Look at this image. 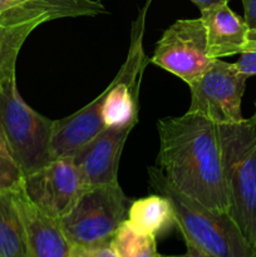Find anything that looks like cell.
Listing matches in <instances>:
<instances>
[{
    "label": "cell",
    "instance_id": "cell-1",
    "mask_svg": "<svg viewBox=\"0 0 256 257\" xmlns=\"http://www.w3.org/2000/svg\"><path fill=\"white\" fill-rule=\"evenodd\" d=\"M157 166L178 192L212 210L228 211L218 124L186 112L157 122Z\"/></svg>",
    "mask_w": 256,
    "mask_h": 257
},
{
    "label": "cell",
    "instance_id": "cell-2",
    "mask_svg": "<svg viewBox=\"0 0 256 257\" xmlns=\"http://www.w3.org/2000/svg\"><path fill=\"white\" fill-rule=\"evenodd\" d=\"M148 180L156 192L172 203L175 226L187 248L212 257H256V248L227 212L206 207L178 192L158 167L148 168Z\"/></svg>",
    "mask_w": 256,
    "mask_h": 257
},
{
    "label": "cell",
    "instance_id": "cell-3",
    "mask_svg": "<svg viewBox=\"0 0 256 257\" xmlns=\"http://www.w3.org/2000/svg\"><path fill=\"white\" fill-rule=\"evenodd\" d=\"M228 211L256 248V110L240 123L218 124Z\"/></svg>",
    "mask_w": 256,
    "mask_h": 257
},
{
    "label": "cell",
    "instance_id": "cell-4",
    "mask_svg": "<svg viewBox=\"0 0 256 257\" xmlns=\"http://www.w3.org/2000/svg\"><path fill=\"white\" fill-rule=\"evenodd\" d=\"M54 122L24 102L18 90L17 78L0 83V130L24 176L54 160Z\"/></svg>",
    "mask_w": 256,
    "mask_h": 257
},
{
    "label": "cell",
    "instance_id": "cell-5",
    "mask_svg": "<svg viewBox=\"0 0 256 257\" xmlns=\"http://www.w3.org/2000/svg\"><path fill=\"white\" fill-rule=\"evenodd\" d=\"M108 10L100 0H30L0 13V83L15 77L18 55L39 25L64 18L98 17Z\"/></svg>",
    "mask_w": 256,
    "mask_h": 257
},
{
    "label": "cell",
    "instance_id": "cell-6",
    "mask_svg": "<svg viewBox=\"0 0 256 257\" xmlns=\"http://www.w3.org/2000/svg\"><path fill=\"white\" fill-rule=\"evenodd\" d=\"M132 202L118 182L88 187L60 218V227L73 247L109 245L118 227L128 220Z\"/></svg>",
    "mask_w": 256,
    "mask_h": 257
},
{
    "label": "cell",
    "instance_id": "cell-7",
    "mask_svg": "<svg viewBox=\"0 0 256 257\" xmlns=\"http://www.w3.org/2000/svg\"><path fill=\"white\" fill-rule=\"evenodd\" d=\"M247 77L233 63L213 59L207 69L188 84L191 103L187 112L200 114L216 124L240 123L245 118L241 102Z\"/></svg>",
    "mask_w": 256,
    "mask_h": 257
},
{
    "label": "cell",
    "instance_id": "cell-8",
    "mask_svg": "<svg viewBox=\"0 0 256 257\" xmlns=\"http://www.w3.org/2000/svg\"><path fill=\"white\" fill-rule=\"evenodd\" d=\"M208 53L205 25L201 18L178 19L165 30L150 59L190 84L212 62Z\"/></svg>",
    "mask_w": 256,
    "mask_h": 257
},
{
    "label": "cell",
    "instance_id": "cell-9",
    "mask_svg": "<svg viewBox=\"0 0 256 257\" xmlns=\"http://www.w3.org/2000/svg\"><path fill=\"white\" fill-rule=\"evenodd\" d=\"M22 187L30 202L55 220L64 217L88 188L70 156L54 158L40 170L24 176Z\"/></svg>",
    "mask_w": 256,
    "mask_h": 257
},
{
    "label": "cell",
    "instance_id": "cell-10",
    "mask_svg": "<svg viewBox=\"0 0 256 257\" xmlns=\"http://www.w3.org/2000/svg\"><path fill=\"white\" fill-rule=\"evenodd\" d=\"M133 125L105 127L70 155L85 187L118 182V166Z\"/></svg>",
    "mask_w": 256,
    "mask_h": 257
},
{
    "label": "cell",
    "instance_id": "cell-11",
    "mask_svg": "<svg viewBox=\"0 0 256 257\" xmlns=\"http://www.w3.org/2000/svg\"><path fill=\"white\" fill-rule=\"evenodd\" d=\"M14 198L22 216L29 257H73L74 247L60 227L59 220L45 215L30 202L22 185L14 190Z\"/></svg>",
    "mask_w": 256,
    "mask_h": 257
},
{
    "label": "cell",
    "instance_id": "cell-12",
    "mask_svg": "<svg viewBox=\"0 0 256 257\" xmlns=\"http://www.w3.org/2000/svg\"><path fill=\"white\" fill-rule=\"evenodd\" d=\"M205 25L208 53L212 59H221L245 52L248 28L245 20L231 10L228 3L211 5L200 10Z\"/></svg>",
    "mask_w": 256,
    "mask_h": 257
},
{
    "label": "cell",
    "instance_id": "cell-13",
    "mask_svg": "<svg viewBox=\"0 0 256 257\" xmlns=\"http://www.w3.org/2000/svg\"><path fill=\"white\" fill-rule=\"evenodd\" d=\"M127 221L136 230L157 237L175 225L172 203L160 193L133 201Z\"/></svg>",
    "mask_w": 256,
    "mask_h": 257
},
{
    "label": "cell",
    "instance_id": "cell-14",
    "mask_svg": "<svg viewBox=\"0 0 256 257\" xmlns=\"http://www.w3.org/2000/svg\"><path fill=\"white\" fill-rule=\"evenodd\" d=\"M0 257H29L14 191L0 193Z\"/></svg>",
    "mask_w": 256,
    "mask_h": 257
},
{
    "label": "cell",
    "instance_id": "cell-15",
    "mask_svg": "<svg viewBox=\"0 0 256 257\" xmlns=\"http://www.w3.org/2000/svg\"><path fill=\"white\" fill-rule=\"evenodd\" d=\"M113 250L118 257H160L156 237L136 230L128 221L118 227L112 238Z\"/></svg>",
    "mask_w": 256,
    "mask_h": 257
},
{
    "label": "cell",
    "instance_id": "cell-16",
    "mask_svg": "<svg viewBox=\"0 0 256 257\" xmlns=\"http://www.w3.org/2000/svg\"><path fill=\"white\" fill-rule=\"evenodd\" d=\"M23 171L15 161L7 140L0 130V193L14 191L22 185Z\"/></svg>",
    "mask_w": 256,
    "mask_h": 257
},
{
    "label": "cell",
    "instance_id": "cell-17",
    "mask_svg": "<svg viewBox=\"0 0 256 257\" xmlns=\"http://www.w3.org/2000/svg\"><path fill=\"white\" fill-rule=\"evenodd\" d=\"M240 73L247 78L256 75V50H247L241 53L240 59L233 63Z\"/></svg>",
    "mask_w": 256,
    "mask_h": 257
},
{
    "label": "cell",
    "instance_id": "cell-18",
    "mask_svg": "<svg viewBox=\"0 0 256 257\" xmlns=\"http://www.w3.org/2000/svg\"><path fill=\"white\" fill-rule=\"evenodd\" d=\"M73 257H118L112 245L98 246V247H74Z\"/></svg>",
    "mask_w": 256,
    "mask_h": 257
},
{
    "label": "cell",
    "instance_id": "cell-19",
    "mask_svg": "<svg viewBox=\"0 0 256 257\" xmlns=\"http://www.w3.org/2000/svg\"><path fill=\"white\" fill-rule=\"evenodd\" d=\"M243 5V20L248 28V39L256 40V0H241Z\"/></svg>",
    "mask_w": 256,
    "mask_h": 257
},
{
    "label": "cell",
    "instance_id": "cell-20",
    "mask_svg": "<svg viewBox=\"0 0 256 257\" xmlns=\"http://www.w3.org/2000/svg\"><path fill=\"white\" fill-rule=\"evenodd\" d=\"M191 2H192L198 9L203 10L206 9V8L211 7V5L221 4V3H228L230 0H191Z\"/></svg>",
    "mask_w": 256,
    "mask_h": 257
},
{
    "label": "cell",
    "instance_id": "cell-21",
    "mask_svg": "<svg viewBox=\"0 0 256 257\" xmlns=\"http://www.w3.org/2000/svg\"><path fill=\"white\" fill-rule=\"evenodd\" d=\"M28 2H30V0H0V13L4 12V10L10 9V8L25 4V3Z\"/></svg>",
    "mask_w": 256,
    "mask_h": 257
},
{
    "label": "cell",
    "instance_id": "cell-22",
    "mask_svg": "<svg viewBox=\"0 0 256 257\" xmlns=\"http://www.w3.org/2000/svg\"><path fill=\"white\" fill-rule=\"evenodd\" d=\"M160 257H212L208 256L206 253L200 252V251L192 250V248H187V252L183 253V255H161Z\"/></svg>",
    "mask_w": 256,
    "mask_h": 257
},
{
    "label": "cell",
    "instance_id": "cell-23",
    "mask_svg": "<svg viewBox=\"0 0 256 257\" xmlns=\"http://www.w3.org/2000/svg\"><path fill=\"white\" fill-rule=\"evenodd\" d=\"M247 50H256V40H248L245 52H247Z\"/></svg>",
    "mask_w": 256,
    "mask_h": 257
},
{
    "label": "cell",
    "instance_id": "cell-24",
    "mask_svg": "<svg viewBox=\"0 0 256 257\" xmlns=\"http://www.w3.org/2000/svg\"><path fill=\"white\" fill-rule=\"evenodd\" d=\"M255 105H256V104H255Z\"/></svg>",
    "mask_w": 256,
    "mask_h": 257
}]
</instances>
